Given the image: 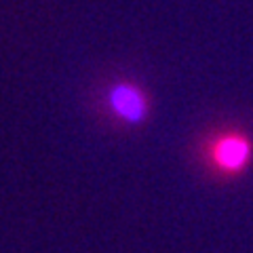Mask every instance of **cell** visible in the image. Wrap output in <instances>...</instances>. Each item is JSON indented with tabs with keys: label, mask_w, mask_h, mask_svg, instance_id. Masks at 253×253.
<instances>
[{
	"label": "cell",
	"mask_w": 253,
	"mask_h": 253,
	"mask_svg": "<svg viewBox=\"0 0 253 253\" xmlns=\"http://www.w3.org/2000/svg\"><path fill=\"white\" fill-rule=\"evenodd\" d=\"M110 106L114 108V112L126 123H139L146 116V99L141 91L133 84H116L112 93H110Z\"/></svg>",
	"instance_id": "1"
},
{
	"label": "cell",
	"mask_w": 253,
	"mask_h": 253,
	"mask_svg": "<svg viewBox=\"0 0 253 253\" xmlns=\"http://www.w3.org/2000/svg\"><path fill=\"white\" fill-rule=\"evenodd\" d=\"M251 146L249 141L241 135H228L224 139H219L213 150V158L221 169L226 171H239L243 169L249 161Z\"/></svg>",
	"instance_id": "2"
}]
</instances>
